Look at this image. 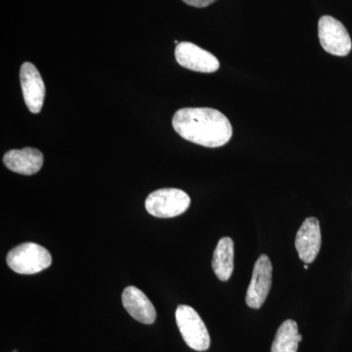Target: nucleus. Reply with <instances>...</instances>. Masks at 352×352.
I'll return each instance as SVG.
<instances>
[{"label":"nucleus","mask_w":352,"mask_h":352,"mask_svg":"<svg viewBox=\"0 0 352 352\" xmlns=\"http://www.w3.org/2000/svg\"><path fill=\"white\" fill-rule=\"evenodd\" d=\"M212 270L220 281L230 279L234 270V242L231 238L219 240L212 258Z\"/></svg>","instance_id":"f8f14e48"},{"label":"nucleus","mask_w":352,"mask_h":352,"mask_svg":"<svg viewBox=\"0 0 352 352\" xmlns=\"http://www.w3.org/2000/svg\"><path fill=\"white\" fill-rule=\"evenodd\" d=\"M305 270H308V264H305Z\"/></svg>","instance_id":"2eb2a0df"},{"label":"nucleus","mask_w":352,"mask_h":352,"mask_svg":"<svg viewBox=\"0 0 352 352\" xmlns=\"http://www.w3.org/2000/svg\"><path fill=\"white\" fill-rule=\"evenodd\" d=\"M122 300L126 311L136 321L150 325L156 320V309L141 289L133 286L126 287Z\"/></svg>","instance_id":"9d476101"},{"label":"nucleus","mask_w":352,"mask_h":352,"mask_svg":"<svg viewBox=\"0 0 352 352\" xmlns=\"http://www.w3.org/2000/svg\"><path fill=\"white\" fill-rule=\"evenodd\" d=\"M271 284H272V263L266 254H261L254 264L251 283L245 296L248 307L254 309H258L263 307L270 294Z\"/></svg>","instance_id":"423d86ee"},{"label":"nucleus","mask_w":352,"mask_h":352,"mask_svg":"<svg viewBox=\"0 0 352 352\" xmlns=\"http://www.w3.org/2000/svg\"><path fill=\"white\" fill-rule=\"evenodd\" d=\"M298 256L305 264L314 263L320 251V223L315 217H308L298 229L296 237Z\"/></svg>","instance_id":"1a4fd4ad"},{"label":"nucleus","mask_w":352,"mask_h":352,"mask_svg":"<svg viewBox=\"0 0 352 352\" xmlns=\"http://www.w3.org/2000/svg\"><path fill=\"white\" fill-rule=\"evenodd\" d=\"M6 263L11 270L19 274H36L50 267L52 256L43 245L24 243L8 252Z\"/></svg>","instance_id":"f03ea898"},{"label":"nucleus","mask_w":352,"mask_h":352,"mask_svg":"<svg viewBox=\"0 0 352 352\" xmlns=\"http://www.w3.org/2000/svg\"><path fill=\"white\" fill-rule=\"evenodd\" d=\"M318 36L322 47L330 54L344 57L351 51V38L346 27L331 16L319 20Z\"/></svg>","instance_id":"39448f33"},{"label":"nucleus","mask_w":352,"mask_h":352,"mask_svg":"<svg viewBox=\"0 0 352 352\" xmlns=\"http://www.w3.org/2000/svg\"><path fill=\"white\" fill-rule=\"evenodd\" d=\"M176 324L187 346L196 351H205L210 346V333L193 307L182 305L175 311Z\"/></svg>","instance_id":"20e7f679"},{"label":"nucleus","mask_w":352,"mask_h":352,"mask_svg":"<svg viewBox=\"0 0 352 352\" xmlns=\"http://www.w3.org/2000/svg\"><path fill=\"white\" fill-rule=\"evenodd\" d=\"M302 340V336L298 333L296 322L284 321L275 335L271 352H298V344Z\"/></svg>","instance_id":"ddd939ff"},{"label":"nucleus","mask_w":352,"mask_h":352,"mask_svg":"<svg viewBox=\"0 0 352 352\" xmlns=\"http://www.w3.org/2000/svg\"><path fill=\"white\" fill-rule=\"evenodd\" d=\"M175 131L185 140L208 148L221 147L233 135L232 124L212 108H182L173 118Z\"/></svg>","instance_id":"f257e3e1"},{"label":"nucleus","mask_w":352,"mask_h":352,"mask_svg":"<svg viewBox=\"0 0 352 352\" xmlns=\"http://www.w3.org/2000/svg\"><path fill=\"white\" fill-rule=\"evenodd\" d=\"M191 204L188 194L176 188L159 189L148 196L147 212L160 219H170L184 214Z\"/></svg>","instance_id":"7ed1b4c3"},{"label":"nucleus","mask_w":352,"mask_h":352,"mask_svg":"<svg viewBox=\"0 0 352 352\" xmlns=\"http://www.w3.org/2000/svg\"><path fill=\"white\" fill-rule=\"evenodd\" d=\"M175 59L183 68L199 73H214L219 61L212 53L192 43H180L175 47Z\"/></svg>","instance_id":"0eeeda50"},{"label":"nucleus","mask_w":352,"mask_h":352,"mask_svg":"<svg viewBox=\"0 0 352 352\" xmlns=\"http://www.w3.org/2000/svg\"><path fill=\"white\" fill-rule=\"evenodd\" d=\"M13 352H18V351H16V349H15V351H13Z\"/></svg>","instance_id":"dca6fc26"},{"label":"nucleus","mask_w":352,"mask_h":352,"mask_svg":"<svg viewBox=\"0 0 352 352\" xmlns=\"http://www.w3.org/2000/svg\"><path fill=\"white\" fill-rule=\"evenodd\" d=\"M20 80L25 105L32 113H38L43 106L45 85L34 64L25 62L22 65Z\"/></svg>","instance_id":"6e6552de"},{"label":"nucleus","mask_w":352,"mask_h":352,"mask_svg":"<svg viewBox=\"0 0 352 352\" xmlns=\"http://www.w3.org/2000/svg\"><path fill=\"white\" fill-rule=\"evenodd\" d=\"M185 3L190 6L196 7V8H205L214 3L217 0H182Z\"/></svg>","instance_id":"4468645a"},{"label":"nucleus","mask_w":352,"mask_h":352,"mask_svg":"<svg viewBox=\"0 0 352 352\" xmlns=\"http://www.w3.org/2000/svg\"><path fill=\"white\" fill-rule=\"evenodd\" d=\"M43 153L30 147L10 150L3 157V163L8 170L24 175L38 173L43 168Z\"/></svg>","instance_id":"9b49d317"}]
</instances>
